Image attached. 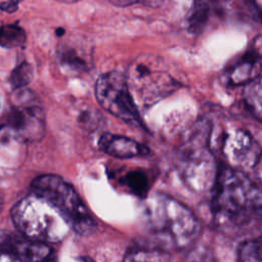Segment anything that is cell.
<instances>
[{
  "instance_id": "obj_1",
  "label": "cell",
  "mask_w": 262,
  "mask_h": 262,
  "mask_svg": "<svg viewBox=\"0 0 262 262\" xmlns=\"http://www.w3.org/2000/svg\"><path fill=\"white\" fill-rule=\"evenodd\" d=\"M212 188V214L218 225L238 227L260 217V185L245 171L222 166Z\"/></svg>"
},
{
  "instance_id": "obj_2",
  "label": "cell",
  "mask_w": 262,
  "mask_h": 262,
  "mask_svg": "<svg viewBox=\"0 0 262 262\" xmlns=\"http://www.w3.org/2000/svg\"><path fill=\"white\" fill-rule=\"evenodd\" d=\"M211 126L202 120L187 132L177 151V167L184 182L191 189L202 192L215 183L218 168L210 146Z\"/></svg>"
},
{
  "instance_id": "obj_3",
  "label": "cell",
  "mask_w": 262,
  "mask_h": 262,
  "mask_svg": "<svg viewBox=\"0 0 262 262\" xmlns=\"http://www.w3.org/2000/svg\"><path fill=\"white\" fill-rule=\"evenodd\" d=\"M145 216L148 229L173 247H185L198 234L199 224L194 215L168 195L155 193L147 199Z\"/></svg>"
},
{
  "instance_id": "obj_4",
  "label": "cell",
  "mask_w": 262,
  "mask_h": 262,
  "mask_svg": "<svg viewBox=\"0 0 262 262\" xmlns=\"http://www.w3.org/2000/svg\"><path fill=\"white\" fill-rule=\"evenodd\" d=\"M11 218L21 235L47 245L60 242L71 229L53 205L32 192L14 205Z\"/></svg>"
},
{
  "instance_id": "obj_5",
  "label": "cell",
  "mask_w": 262,
  "mask_h": 262,
  "mask_svg": "<svg viewBox=\"0 0 262 262\" xmlns=\"http://www.w3.org/2000/svg\"><path fill=\"white\" fill-rule=\"evenodd\" d=\"M31 192L53 205L76 233L89 235L95 231L97 224L91 213L74 187L61 177L40 175L32 181Z\"/></svg>"
},
{
  "instance_id": "obj_6",
  "label": "cell",
  "mask_w": 262,
  "mask_h": 262,
  "mask_svg": "<svg viewBox=\"0 0 262 262\" xmlns=\"http://www.w3.org/2000/svg\"><path fill=\"white\" fill-rule=\"evenodd\" d=\"M127 84L131 96L142 105H149L169 95L178 84L166 71L158 68V62L149 56L138 57L130 67Z\"/></svg>"
},
{
  "instance_id": "obj_7",
  "label": "cell",
  "mask_w": 262,
  "mask_h": 262,
  "mask_svg": "<svg viewBox=\"0 0 262 262\" xmlns=\"http://www.w3.org/2000/svg\"><path fill=\"white\" fill-rule=\"evenodd\" d=\"M95 96L101 107L113 116L130 125L143 127L126 77L121 73L112 71L102 74L95 84Z\"/></svg>"
},
{
  "instance_id": "obj_8",
  "label": "cell",
  "mask_w": 262,
  "mask_h": 262,
  "mask_svg": "<svg viewBox=\"0 0 262 262\" xmlns=\"http://www.w3.org/2000/svg\"><path fill=\"white\" fill-rule=\"evenodd\" d=\"M17 91L5 127L21 142L39 141L45 134L44 112L31 91L26 89Z\"/></svg>"
},
{
  "instance_id": "obj_9",
  "label": "cell",
  "mask_w": 262,
  "mask_h": 262,
  "mask_svg": "<svg viewBox=\"0 0 262 262\" xmlns=\"http://www.w3.org/2000/svg\"><path fill=\"white\" fill-rule=\"evenodd\" d=\"M219 151L225 166L245 171L254 168L260 161L261 150L255 138L244 129L226 131L220 141Z\"/></svg>"
},
{
  "instance_id": "obj_10",
  "label": "cell",
  "mask_w": 262,
  "mask_h": 262,
  "mask_svg": "<svg viewBox=\"0 0 262 262\" xmlns=\"http://www.w3.org/2000/svg\"><path fill=\"white\" fill-rule=\"evenodd\" d=\"M0 251L20 262H54L49 245L32 241L20 233H0Z\"/></svg>"
},
{
  "instance_id": "obj_11",
  "label": "cell",
  "mask_w": 262,
  "mask_h": 262,
  "mask_svg": "<svg viewBox=\"0 0 262 262\" xmlns=\"http://www.w3.org/2000/svg\"><path fill=\"white\" fill-rule=\"evenodd\" d=\"M98 147L103 152L119 159H130L144 156L148 148L139 142L112 133H103L98 140Z\"/></svg>"
},
{
  "instance_id": "obj_12",
  "label": "cell",
  "mask_w": 262,
  "mask_h": 262,
  "mask_svg": "<svg viewBox=\"0 0 262 262\" xmlns=\"http://www.w3.org/2000/svg\"><path fill=\"white\" fill-rule=\"evenodd\" d=\"M261 56L260 49L247 52L228 71L227 80L232 85L248 84L260 77Z\"/></svg>"
},
{
  "instance_id": "obj_13",
  "label": "cell",
  "mask_w": 262,
  "mask_h": 262,
  "mask_svg": "<svg viewBox=\"0 0 262 262\" xmlns=\"http://www.w3.org/2000/svg\"><path fill=\"white\" fill-rule=\"evenodd\" d=\"M214 0H193L186 15L187 30L192 34L203 31L213 11Z\"/></svg>"
},
{
  "instance_id": "obj_14",
  "label": "cell",
  "mask_w": 262,
  "mask_h": 262,
  "mask_svg": "<svg viewBox=\"0 0 262 262\" xmlns=\"http://www.w3.org/2000/svg\"><path fill=\"white\" fill-rule=\"evenodd\" d=\"M123 262H170V255L161 246H134L127 251Z\"/></svg>"
},
{
  "instance_id": "obj_15",
  "label": "cell",
  "mask_w": 262,
  "mask_h": 262,
  "mask_svg": "<svg viewBox=\"0 0 262 262\" xmlns=\"http://www.w3.org/2000/svg\"><path fill=\"white\" fill-rule=\"evenodd\" d=\"M124 185L136 196L145 199L149 189V181L147 175L140 170L128 172L123 178Z\"/></svg>"
},
{
  "instance_id": "obj_16",
  "label": "cell",
  "mask_w": 262,
  "mask_h": 262,
  "mask_svg": "<svg viewBox=\"0 0 262 262\" xmlns=\"http://www.w3.org/2000/svg\"><path fill=\"white\" fill-rule=\"evenodd\" d=\"M60 63L72 73H82L89 69L88 60L76 48H64L60 53Z\"/></svg>"
},
{
  "instance_id": "obj_17",
  "label": "cell",
  "mask_w": 262,
  "mask_h": 262,
  "mask_svg": "<svg viewBox=\"0 0 262 262\" xmlns=\"http://www.w3.org/2000/svg\"><path fill=\"white\" fill-rule=\"evenodd\" d=\"M245 101L257 120H261V79L260 77L247 84Z\"/></svg>"
},
{
  "instance_id": "obj_18",
  "label": "cell",
  "mask_w": 262,
  "mask_h": 262,
  "mask_svg": "<svg viewBox=\"0 0 262 262\" xmlns=\"http://www.w3.org/2000/svg\"><path fill=\"white\" fill-rule=\"evenodd\" d=\"M26 41L25 31L14 25L0 27V46L14 48L21 46Z\"/></svg>"
},
{
  "instance_id": "obj_19",
  "label": "cell",
  "mask_w": 262,
  "mask_h": 262,
  "mask_svg": "<svg viewBox=\"0 0 262 262\" xmlns=\"http://www.w3.org/2000/svg\"><path fill=\"white\" fill-rule=\"evenodd\" d=\"M237 262H261V237L245 241L237 250Z\"/></svg>"
},
{
  "instance_id": "obj_20",
  "label": "cell",
  "mask_w": 262,
  "mask_h": 262,
  "mask_svg": "<svg viewBox=\"0 0 262 262\" xmlns=\"http://www.w3.org/2000/svg\"><path fill=\"white\" fill-rule=\"evenodd\" d=\"M32 78H33V69L30 63L24 61L19 63L11 72L9 82L15 90H19L25 88L32 81Z\"/></svg>"
},
{
  "instance_id": "obj_21",
  "label": "cell",
  "mask_w": 262,
  "mask_h": 262,
  "mask_svg": "<svg viewBox=\"0 0 262 262\" xmlns=\"http://www.w3.org/2000/svg\"><path fill=\"white\" fill-rule=\"evenodd\" d=\"M99 114L95 112H84L79 118L82 127L90 131L96 129L97 126H99Z\"/></svg>"
},
{
  "instance_id": "obj_22",
  "label": "cell",
  "mask_w": 262,
  "mask_h": 262,
  "mask_svg": "<svg viewBox=\"0 0 262 262\" xmlns=\"http://www.w3.org/2000/svg\"><path fill=\"white\" fill-rule=\"evenodd\" d=\"M21 0H7L6 2H3L1 3L0 5V8L6 12H13L17 9L18 7V3L20 2Z\"/></svg>"
},
{
  "instance_id": "obj_23",
  "label": "cell",
  "mask_w": 262,
  "mask_h": 262,
  "mask_svg": "<svg viewBox=\"0 0 262 262\" xmlns=\"http://www.w3.org/2000/svg\"><path fill=\"white\" fill-rule=\"evenodd\" d=\"M114 5L116 6H121V7H125V6H130L139 2H147V0H110Z\"/></svg>"
},
{
  "instance_id": "obj_24",
  "label": "cell",
  "mask_w": 262,
  "mask_h": 262,
  "mask_svg": "<svg viewBox=\"0 0 262 262\" xmlns=\"http://www.w3.org/2000/svg\"><path fill=\"white\" fill-rule=\"evenodd\" d=\"M0 262H10V257L0 251Z\"/></svg>"
},
{
  "instance_id": "obj_25",
  "label": "cell",
  "mask_w": 262,
  "mask_h": 262,
  "mask_svg": "<svg viewBox=\"0 0 262 262\" xmlns=\"http://www.w3.org/2000/svg\"><path fill=\"white\" fill-rule=\"evenodd\" d=\"M56 1H59V2H62V3H75V2H78L80 0H56Z\"/></svg>"
},
{
  "instance_id": "obj_26",
  "label": "cell",
  "mask_w": 262,
  "mask_h": 262,
  "mask_svg": "<svg viewBox=\"0 0 262 262\" xmlns=\"http://www.w3.org/2000/svg\"><path fill=\"white\" fill-rule=\"evenodd\" d=\"M63 33H64V30H62V29H60V28H59V29H57V30H56V34H57V35H58V36H60V35H62V34H63Z\"/></svg>"
},
{
  "instance_id": "obj_27",
  "label": "cell",
  "mask_w": 262,
  "mask_h": 262,
  "mask_svg": "<svg viewBox=\"0 0 262 262\" xmlns=\"http://www.w3.org/2000/svg\"><path fill=\"white\" fill-rule=\"evenodd\" d=\"M80 260H81V262H93L90 258H85V257H84V258H81Z\"/></svg>"
}]
</instances>
